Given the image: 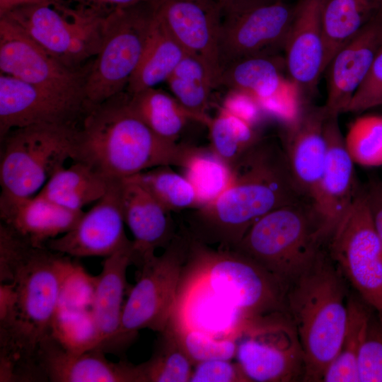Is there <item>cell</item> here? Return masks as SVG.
I'll return each instance as SVG.
<instances>
[{
  "label": "cell",
  "mask_w": 382,
  "mask_h": 382,
  "mask_svg": "<svg viewBox=\"0 0 382 382\" xmlns=\"http://www.w3.org/2000/svg\"><path fill=\"white\" fill-rule=\"evenodd\" d=\"M233 180L214 201L195 209L190 234L205 243L233 249L260 218L306 199L297 189L284 149L260 139L231 166Z\"/></svg>",
  "instance_id": "6da1fadb"
},
{
  "label": "cell",
  "mask_w": 382,
  "mask_h": 382,
  "mask_svg": "<svg viewBox=\"0 0 382 382\" xmlns=\"http://www.w3.org/2000/svg\"><path fill=\"white\" fill-rule=\"evenodd\" d=\"M76 267L70 256L31 246L0 284V359L38 366L40 343L54 332L64 287Z\"/></svg>",
  "instance_id": "7a4b0ae2"
},
{
  "label": "cell",
  "mask_w": 382,
  "mask_h": 382,
  "mask_svg": "<svg viewBox=\"0 0 382 382\" xmlns=\"http://www.w3.org/2000/svg\"><path fill=\"white\" fill-rule=\"evenodd\" d=\"M192 148L156 134L132 110L124 91L91 108L76 129L71 160L120 180L160 166L182 168Z\"/></svg>",
  "instance_id": "3957f363"
},
{
  "label": "cell",
  "mask_w": 382,
  "mask_h": 382,
  "mask_svg": "<svg viewBox=\"0 0 382 382\" xmlns=\"http://www.w3.org/2000/svg\"><path fill=\"white\" fill-rule=\"evenodd\" d=\"M344 279L323 250L289 286L286 312L302 347L304 381H322L341 348L347 320Z\"/></svg>",
  "instance_id": "277c9868"
},
{
  "label": "cell",
  "mask_w": 382,
  "mask_h": 382,
  "mask_svg": "<svg viewBox=\"0 0 382 382\" xmlns=\"http://www.w3.org/2000/svg\"><path fill=\"white\" fill-rule=\"evenodd\" d=\"M327 244L318 212L311 202L303 200L260 218L233 249L289 286L315 262Z\"/></svg>",
  "instance_id": "5b68a950"
},
{
  "label": "cell",
  "mask_w": 382,
  "mask_h": 382,
  "mask_svg": "<svg viewBox=\"0 0 382 382\" xmlns=\"http://www.w3.org/2000/svg\"><path fill=\"white\" fill-rule=\"evenodd\" d=\"M183 273L202 282L248 318L287 313L289 286L234 249H214L192 236Z\"/></svg>",
  "instance_id": "8992f818"
},
{
  "label": "cell",
  "mask_w": 382,
  "mask_h": 382,
  "mask_svg": "<svg viewBox=\"0 0 382 382\" xmlns=\"http://www.w3.org/2000/svg\"><path fill=\"white\" fill-rule=\"evenodd\" d=\"M78 127L35 125L15 128L0 139L1 197L27 198L71 159Z\"/></svg>",
  "instance_id": "52a82bcc"
},
{
  "label": "cell",
  "mask_w": 382,
  "mask_h": 382,
  "mask_svg": "<svg viewBox=\"0 0 382 382\" xmlns=\"http://www.w3.org/2000/svg\"><path fill=\"white\" fill-rule=\"evenodd\" d=\"M191 234L182 229L164 248L139 269L136 284L124 304L121 325L113 352H120L144 328L161 332L173 313Z\"/></svg>",
  "instance_id": "ba28073f"
},
{
  "label": "cell",
  "mask_w": 382,
  "mask_h": 382,
  "mask_svg": "<svg viewBox=\"0 0 382 382\" xmlns=\"http://www.w3.org/2000/svg\"><path fill=\"white\" fill-rule=\"evenodd\" d=\"M153 15L151 1L117 9L105 17L101 46L85 86L90 108L126 90L144 53Z\"/></svg>",
  "instance_id": "9c48e42d"
},
{
  "label": "cell",
  "mask_w": 382,
  "mask_h": 382,
  "mask_svg": "<svg viewBox=\"0 0 382 382\" xmlns=\"http://www.w3.org/2000/svg\"><path fill=\"white\" fill-rule=\"evenodd\" d=\"M344 277L382 323V245L359 189L327 244Z\"/></svg>",
  "instance_id": "30bf717a"
},
{
  "label": "cell",
  "mask_w": 382,
  "mask_h": 382,
  "mask_svg": "<svg viewBox=\"0 0 382 382\" xmlns=\"http://www.w3.org/2000/svg\"><path fill=\"white\" fill-rule=\"evenodd\" d=\"M235 357L249 382L303 381L305 361L296 328L286 312L248 320Z\"/></svg>",
  "instance_id": "8fae6325"
},
{
  "label": "cell",
  "mask_w": 382,
  "mask_h": 382,
  "mask_svg": "<svg viewBox=\"0 0 382 382\" xmlns=\"http://www.w3.org/2000/svg\"><path fill=\"white\" fill-rule=\"evenodd\" d=\"M67 16L50 6L16 8L5 18L47 54L71 68H80L101 46L106 16L76 7Z\"/></svg>",
  "instance_id": "7c38bea8"
},
{
  "label": "cell",
  "mask_w": 382,
  "mask_h": 382,
  "mask_svg": "<svg viewBox=\"0 0 382 382\" xmlns=\"http://www.w3.org/2000/svg\"><path fill=\"white\" fill-rule=\"evenodd\" d=\"M93 60L77 69L47 54L5 18H0V70L56 96L91 108L85 86Z\"/></svg>",
  "instance_id": "4fadbf2b"
},
{
  "label": "cell",
  "mask_w": 382,
  "mask_h": 382,
  "mask_svg": "<svg viewBox=\"0 0 382 382\" xmlns=\"http://www.w3.org/2000/svg\"><path fill=\"white\" fill-rule=\"evenodd\" d=\"M154 10L186 53L199 60L219 86L223 15L217 0H154Z\"/></svg>",
  "instance_id": "5bb4252c"
},
{
  "label": "cell",
  "mask_w": 382,
  "mask_h": 382,
  "mask_svg": "<svg viewBox=\"0 0 382 382\" xmlns=\"http://www.w3.org/2000/svg\"><path fill=\"white\" fill-rule=\"evenodd\" d=\"M120 181L112 180L105 194L68 232L49 240L47 248L75 257H107L132 243L125 231Z\"/></svg>",
  "instance_id": "9a60e30c"
},
{
  "label": "cell",
  "mask_w": 382,
  "mask_h": 382,
  "mask_svg": "<svg viewBox=\"0 0 382 382\" xmlns=\"http://www.w3.org/2000/svg\"><path fill=\"white\" fill-rule=\"evenodd\" d=\"M294 6L281 1L243 14L223 18L219 42L221 69L238 59L274 54L284 48Z\"/></svg>",
  "instance_id": "2e32d148"
},
{
  "label": "cell",
  "mask_w": 382,
  "mask_h": 382,
  "mask_svg": "<svg viewBox=\"0 0 382 382\" xmlns=\"http://www.w3.org/2000/svg\"><path fill=\"white\" fill-rule=\"evenodd\" d=\"M89 109L6 74H0V139L35 125L79 127Z\"/></svg>",
  "instance_id": "e0dca14e"
},
{
  "label": "cell",
  "mask_w": 382,
  "mask_h": 382,
  "mask_svg": "<svg viewBox=\"0 0 382 382\" xmlns=\"http://www.w3.org/2000/svg\"><path fill=\"white\" fill-rule=\"evenodd\" d=\"M324 106L304 102L296 116L285 124L284 151L292 179L313 205L316 199L327 156Z\"/></svg>",
  "instance_id": "ac0fdd59"
},
{
  "label": "cell",
  "mask_w": 382,
  "mask_h": 382,
  "mask_svg": "<svg viewBox=\"0 0 382 382\" xmlns=\"http://www.w3.org/2000/svg\"><path fill=\"white\" fill-rule=\"evenodd\" d=\"M100 349L71 348L54 332L40 343L37 359L45 381L140 382L137 365L113 362Z\"/></svg>",
  "instance_id": "d6986e66"
},
{
  "label": "cell",
  "mask_w": 382,
  "mask_h": 382,
  "mask_svg": "<svg viewBox=\"0 0 382 382\" xmlns=\"http://www.w3.org/2000/svg\"><path fill=\"white\" fill-rule=\"evenodd\" d=\"M323 0H298L284 45L288 79L301 98L316 91L323 71L321 9Z\"/></svg>",
  "instance_id": "ffe728a7"
},
{
  "label": "cell",
  "mask_w": 382,
  "mask_h": 382,
  "mask_svg": "<svg viewBox=\"0 0 382 382\" xmlns=\"http://www.w3.org/2000/svg\"><path fill=\"white\" fill-rule=\"evenodd\" d=\"M382 47V18L372 16L335 55L325 73L328 115L346 112L349 103Z\"/></svg>",
  "instance_id": "44dd1931"
},
{
  "label": "cell",
  "mask_w": 382,
  "mask_h": 382,
  "mask_svg": "<svg viewBox=\"0 0 382 382\" xmlns=\"http://www.w3.org/2000/svg\"><path fill=\"white\" fill-rule=\"evenodd\" d=\"M338 117L339 115L327 114L325 120L327 156L313 204L328 241L359 190L354 178V162L347 150Z\"/></svg>",
  "instance_id": "7402d4cb"
},
{
  "label": "cell",
  "mask_w": 382,
  "mask_h": 382,
  "mask_svg": "<svg viewBox=\"0 0 382 382\" xmlns=\"http://www.w3.org/2000/svg\"><path fill=\"white\" fill-rule=\"evenodd\" d=\"M249 319L202 282L182 273L168 325L238 339Z\"/></svg>",
  "instance_id": "603a6c76"
},
{
  "label": "cell",
  "mask_w": 382,
  "mask_h": 382,
  "mask_svg": "<svg viewBox=\"0 0 382 382\" xmlns=\"http://www.w3.org/2000/svg\"><path fill=\"white\" fill-rule=\"evenodd\" d=\"M120 199L125 223L134 238L132 264L139 269L157 248H166L176 233L170 212L136 182L121 180Z\"/></svg>",
  "instance_id": "cb8c5ba5"
},
{
  "label": "cell",
  "mask_w": 382,
  "mask_h": 382,
  "mask_svg": "<svg viewBox=\"0 0 382 382\" xmlns=\"http://www.w3.org/2000/svg\"><path fill=\"white\" fill-rule=\"evenodd\" d=\"M133 243L105 257L94 279L91 318L94 331L92 349L112 352L118 335L126 288L127 270L132 265Z\"/></svg>",
  "instance_id": "d4e9b609"
},
{
  "label": "cell",
  "mask_w": 382,
  "mask_h": 382,
  "mask_svg": "<svg viewBox=\"0 0 382 382\" xmlns=\"http://www.w3.org/2000/svg\"><path fill=\"white\" fill-rule=\"evenodd\" d=\"M84 212L64 207L37 194L27 198L0 196L1 222L35 247H45L50 239L70 231Z\"/></svg>",
  "instance_id": "484cf974"
},
{
  "label": "cell",
  "mask_w": 382,
  "mask_h": 382,
  "mask_svg": "<svg viewBox=\"0 0 382 382\" xmlns=\"http://www.w3.org/2000/svg\"><path fill=\"white\" fill-rule=\"evenodd\" d=\"M284 58L275 54L244 57L226 65L219 86L249 94L258 103L272 98H301L296 88L284 77Z\"/></svg>",
  "instance_id": "4316f807"
},
{
  "label": "cell",
  "mask_w": 382,
  "mask_h": 382,
  "mask_svg": "<svg viewBox=\"0 0 382 382\" xmlns=\"http://www.w3.org/2000/svg\"><path fill=\"white\" fill-rule=\"evenodd\" d=\"M187 54L154 10L151 30L144 53L125 91L133 94L154 88L158 83L166 81Z\"/></svg>",
  "instance_id": "83f0119b"
},
{
  "label": "cell",
  "mask_w": 382,
  "mask_h": 382,
  "mask_svg": "<svg viewBox=\"0 0 382 382\" xmlns=\"http://www.w3.org/2000/svg\"><path fill=\"white\" fill-rule=\"evenodd\" d=\"M73 162L56 172L38 194L67 209L82 210L100 199L111 181L86 163Z\"/></svg>",
  "instance_id": "f1b7e54d"
},
{
  "label": "cell",
  "mask_w": 382,
  "mask_h": 382,
  "mask_svg": "<svg viewBox=\"0 0 382 382\" xmlns=\"http://www.w3.org/2000/svg\"><path fill=\"white\" fill-rule=\"evenodd\" d=\"M371 16L365 0H323L321 25L324 73L337 52L358 33Z\"/></svg>",
  "instance_id": "f546056e"
},
{
  "label": "cell",
  "mask_w": 382,
  "mask_h": 382,
  "mask_svg": "<svg viewBox=\"0 0 382 382\" xmlns=\"http://www.w3.org/2000/svg\"><path fill=\"white\" fill-rule=\"evenodd\" d=\"M129 94V103L136 115L158 137L175 143L189 120L198 118L163 91L150 88Z\"/></svg>",
  "instance_id": "4dcf8cb0"
},
{
  "label": "cell",
  "mask_w": 382,
  "mask_h": 382,
  "mask_svg": "<svg viewBox=\"0 0 382 382\" xmlns=\"http://www.w3.org/2000/svg\"><path fill=\"white\" fill-rule=\"evenodd\" d=\"M373 312L361 299L348 296L347 320L341 348L327 368L322 381L359 382L358 355Z\"/></svg>",
  "instance_id": "1f68e13d"
},
{
  "label": "cell",
  "mask_w": 382,
  "mask_h": 382,
  "mask_svg": "<svg viewBox=\"0 0 382 382\" xmlns=\"http://www.w3.org/2000/svg\"><path fill=\"white\" fill-rule=\"evenodd\" d=\"M166 82L179 103L195 115L199 122L207 125L211 117L206 111L214 86L204 65L195 57L187 54Z\"/></svg>",
  "instance_id": "d6a6232c"
},
{
  "label": "cell",
  "mask_w": 382,
  "mask_h": 382,
  "mask_svg": "<svg viewBox=\"0 0 382 382\" xmlns=\"http://www.w3.org/2000/svg\"><path fill=\"white\" fill-rule=\"evenodd\" d=\"M182 168L195 190L198 207L217 199L233 180L232 168L211 149L193 147Z\"/></svg>",
  "instance_id": "836d02e7"
},
{
  "label": "cell",
  "mask_w": 382,
  "mask_h": 382,
  "mask_svg": "<svg viewBox=\"0 0 382 382\" xmlns=\"http://www.w3.org/2000/svg\"><path fill=\"white\" fill-rule=\"evenodd\" d=\"M129 179L140 185L169 212L199 207L195 190L190 182L184 175L173 170L170 166L154 167Z\"/></svg>",
  "instance_id": "e575fe53"
},
{
  "label": "cell",
  "mask_w": 382,
  "mask_h": 382,
  "mask_svg": "<svg viewBox=\"0 0 382 382\" xmlns=\"http://www.w3.org/2000/svg\"><path fill=\"white\" fill-rule=\"evenodd\" d=\"M192 366L173 332L166 328L150 359L137 368L141 382H187Z\"/></svg>",
  "instance_id": "d590c367"
},
{
  "label": "cell",
  "mask_w": 382,
  "mask_h": 382,
  "mask_svg": "<svg viewBox=\"0 0 382 382\" xmlns=\"http://www.w3.org/2000/svg\"><path fill=\"white\" fill-rule=\"evenodd\" d=\"M207 126L211 149L231 167L260 139L255 127L222 108Z\"/></svg>",
  "instance_id": "8d00e7d4"
},
{
  "label": "cell",
  "mask_w": 382,
  "mask_h": 382,
  "mask_svg": "<svg viewBox=\"0 0 382 382\" xmlns=\"http://www.w3.org/2000/svg\"><path fill=\"white\" fill-rule=\"evenodd\" d=\"M347 150L354 163L365 167L382 166V115L357 118L345 137Z\"/></svg>",
  "instance_id": "74e56055"
},
{
  "label": "cell",
  "mask_w": 382,
  "mask_h": 382,
  "mask_svg": "<svg viewBox=\"0 0 382 382\" xmlns=\"http://www.w3.org/2000/svg\"><path fill=\"white\" fill-rule=\"evenodd\" d=\"M193 366L209 360H231L236 356L237 338L216 336L204 331L168 325Z\"/></svg>",
  "instance_id": "f35d334b"
},
{
  "label": "cell",
  "mask_w": 382,
  "mask_h": 382,
  "mask_svg": "<svg viewBox=\"0 0 382 382\" xmlns=\"http://www.w3.org/2000/svg\"><path fill=\"white\" fill-rule=\"evenodd\" d=\"M357 371L359 382H382V323L374 312L359 352Z\"/></svg>",
  "instance_id": "ab89813d"
},
{
  "label": "cell",
  "mask_w": 382,
  "mask_h": 382,
  "mask_svg": "<svg viewBox=\"0 0 382 382\" xmlns=\"http://www.w3.org/2000/svg\"><path fill=\"white\" fill-rule=\"evenodd\" d=\"M381 106H382V47L367 75L355 91L347 112H361Z\"/></svg>",
  "instance_id": "60d3db41"
},
{
  "label": "cell",
  "mask_w": 382,
  "mask_h": 382,
  "mask_svg": "<svg viewBox=\"0 0 382 382\" xmlns=\"http://www.w3.org/2000/svg\"><path fill=\"white\" fill-rule=\"evenodd\" d=\"M190 382H249L238 364L216 359L196 364Z\"/></svg>",
  "instance_id": "b9f144b4"
},
{
  "label": "cell",
  "mask_w": 382,
  "mask_h": 382,
  "mask_svg": "<svg viewBox=\"0 0 382 382\" xmlns=\"http://www.w3.org/2000/svg\"><path fill=\"white\" fill-rule=\"evenodd\" d=\"M221 108L253 127H255L265 114L255 98L236 90H229Z\"/></svg>",
  "instance_id": "7bdbcfd3"
},
{
  "label": "cell",
  "mask_w": 382,
  "mask_h": 382,
  "mask_svg": "<svg viewBox=\"0 0 382 382\" xmlns=\"http://www.w3.org/2000/svg\"><path fill=\"white\" fill-rule=\"evenodd\" d=\"M76 4V7L91 11L102 16H107L120 8L154 0H69Z\"/></svg>",
  "instance_id": "ee69618b"
},
{
  "label": "cell",
  "mask_w": 382,
  "mask_h": 382,
  "mask_svg": "<svg viewBox=\"0 0 382 382\" xmlns=\"http://www.w3.org/2000/svg\"><path fill=\"white\" fill-rule=\"evenodd\" d=\"M223 18L238 16L244 13L278 4L283 0H217Z\"/></svg>",
  "instance_id": "f6af8a7d"
},
{
  "label": "cell",
  "mask_w": 382,
  "mask_h": 382,
  "mask_svg": "<svg viewBox=\"0 0 382 382\" xmlns=\"http://www.w3.org/2000/svg\"><path fill=\"white\" fill-rule=\"evenodd\" d=\"M364 191L374 226L382 245V179L372 181Z\"/></svg>",
  "instance_id": "bcb514c9"
},
{
  "label": "cell",
  "mask_w": 382,
  "mask_h": 382,
  "mask_svg": "<svg viewBox=\"0 0 382 382\" xmlns=\"http://www.w3.org/2000/svg\"><path fill=\"white\" fill-rule=\"evenodd\" d=\"M29 5L50 6L67 16L76 11V8L70 7L64 0H0V17L16 8Z\"/></svg>",
  "instance_id": "7dc6e473"
},
{
  "label": "cell",
  "mask_w": 382,
  "mask_h": 382,
  "mask_svg": "<svg viewBox=\"0 0 382 382\" xmlns=\"http://www.w3.org/2000/svg\"><path fill=\"white\" fill-rule=\"evenodd\" d=\"M371 11L372 16L382 18V0H365Z\"/></svg>",
  "instance_id": "c3c4849f"
}]
</instances>
